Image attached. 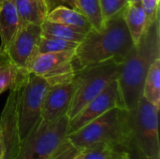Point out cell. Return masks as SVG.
I'll use <instances>...</instances> for the list:
<instances>
[{"instance_id": "obj_20", "label": "cell", "mask_w": 160, "mask_h": 159, "mask_svg": "<svg viewBox=\"0 0 160 159\" xmlns=\"http://www.w3.org/2000/svg\"><path fill=\"white\" fill-rule=\"evenodd\" d=\"M77 10L80 11L90 22L94 30L100 31L105 22L102 17L99 0H75Z\"/></svg>"}, {"instance_id": "obj_9", "label": "cell", "mask_w": 160, "mask_h": 159, "mask_svg": "<svg viewBox=\"0 0 160 159\" xmlns=\"http://www.w3.org/2000/svg\"><path fill=\"white\" fill-rule=\"evenodd\" d=\"M40 37V25L28 24L19 27L6 52L8 60L17 67L28 71L30 63L37 55Z\"/></svg>"}, {"instance_id": "obj_4", "label": "cell", "mask_w": 160, "mask_h": 159, "mask_svg": "<svg viewBox=\"0 0 160 159\" xmlns=\"http://www.w3.org/2000/svg\"><path fill=\"white\" fill-rule=\"evenodd\" d=\"M158 112L142 97L137 107L128 111V126L131 151L145 158H160Z\"/></svg>"}, {"instance_id": "obj_15", "label": "cell", "mask_w": 160, "mask_h": 159, "mask_svg": "<svg viewBox=\"0 0 160 159\" xmlns=\"http://www.w3.org/2000/svg\"><path fill=\"white\" fill-rule=\"evenodd\" d=\"M124 20L134 45L138 43L148 27V19L142 2L128 4L123 12Z\"/></svg>"}, {"instance_id": "obj_8", "label": "cell", "mask_w": 160, "mask_h": 159, "mask_svg": "<svg viewBox=\"0 0 160 159\" xmlns=\"http://www.w3.org/2000/svg\"><path fill=\"white\" fill-rule=\"evenodd\" d=\"M113 108L125 110L117 80L112 82L99 95L87 103L76 116L69 120L68 134L75 132Z\"/></svg>"}, {"instance_id": "obj_30", "label": "cell", "mask_w": 160, "mask_h": 159, "mask_svg": "<svg viewBox=\"0 0 160 159\" xmlns=\"http://www.w3.org/2000/svg\"><path fill=\"white\" fill-rule=\"evenodd\" d=\"M3 157V150H2V143H1V140H0V159Z\"/></svg>"}, {"instance_id": "obj_14", "label": "cell", "mask_w": 160, "mask_h": 159, "mask_svg": "<svg viewBox=\"0 0 160 159\" xmlns=\"http://www.w3.org/2000/svg\"><path fill=\"white\" fill-rule=\"evenodd\" d=\"M19 27L14 0H8L0 5V47L6 52Z\"/></svg>"}, {"instance_id": "obj_32", "label": "cell", "mask_w": 160, "mask_h": 159, "mask_svg": "<svg viewBox=\"0 0 160 159\" xmlns=\"http://www.w3.org/2000/svg\"><path fill=\"white\" fill-rule=\"evenodd\" d=\"M142 2V0H129V3L132 4V3H140Z\"/></svg>"}, {"instance_id": "obj_26", "label": "cell", "mask_w": 160, "mask_h": 159, "mask_svg": "<svg viewBox=\"0 0 160 159\" xmlns=\"http://www.w3.org/2000/svg\"><path fill=\"white\" fill-rule=\"evenodd\" d=\"M45 4H46L48 13L54 7H59V6H68V7L77 9L75 0H45Z\"/></svg>"}, {"instance_id": "obj_6", "label": "cell", "mask_w": 160, "mask_h": 159, "mask_svg": "<svg viewBox=\"0 0 160 159\" xmlns=\"http://www.w3.org/2000/svg\"><path fill=\"white\" fill-rule=\"evenodd\" d=\"M122 63L109 61L84 67L75 71L73 80L76 83V89L67 114L69 120L76 116L87 103L99 95L112 82L118 79Z\"/></svg>"}, {"instance_id": "obj_10", "label": "cell", "mask_w": 160, "mask_h": 159, "mask_svg": "<svg viewBox=\"0 0 160 159\" xmlns=\"http://www.w3.org/2000/svg\"><path fill=\"white\" fill-rule=\"evenodd\" d=\"M18 86L9 90L0 116V140L3 150V157L1 159H16L20 149L21 139L16 109Z\"/></svg>"}, {"instance_id": "obj_28", "label": "cell", "mask_w": 160, "mask_h": 159, "mask_svg": "<svg viewBox=\"0 0 160 159\" xmlns=\"http://www.w3.org/2000/svg\"><path fill=\"white\" fill-rule=\"evenodd\" d=\"M114 159H131V157H130V155L128 151L119 150V151H117Z\"/></svg>"}, {"instance_id": "obj_21", "label": "cell", "mask_w": 160, "mask_h": 159, "mask_svg": "<svg viewBox=\"0 0 160 159\" xmlns=\"http://www.w3.org/2000/svg\"><path fill=\"white\" fill-rule=\"evenodd\" d=\"M78 45H79L78 42L40 37L38 44L37 54L45 53V52H59L76 50Z\"/></svg>"}, {"instance_id": "obj_1", "label": "cell", "mask_w": 160, "mask_h": 159, "mask_svg": "<svg viewBox=\"0 0 160 159\" xmlns=\"http://www.w3.org/2000/svg\"><path fill=\"white\" fill-rule=\"evenodd\" d=\"M160 57L159 16L148 25L144 34L134 45L124 62L117 79L125 110L137 107L142 97V87L147 71Z\"/></svg>"}, {"instance_id": "obj_11", "label": "cell", "mask_w": 160, "mask_h": 159, "mask_svg": "<svg viewBox=\"0 0 160 159\" xmlns=\"http://www.w3.org/2000/svg\"><path fill=\"white\" fill-rule=\"evenodd\" d=\"M76 83L73 81L65 83L52 84L48 88L40 113V119L52 121L68 114L71 105Z\"/></svg>"}, {"instance_id": "obj_18", "label": "cell", "mask_w": 160, "mask_h": 159, "mask_svg": "<svg viewBox=\"0 0 160 159\" xmlns=\"http://www.w3.org/2000/svg\"><path fill=\"white\" fill-rule=\"evenodd\" d=\"M14 3L19 18V27L28 24L41 25L46 20V15L31 0H14Z\"/></svg>"}, {"instance_id": "obj_13", "label": "cell", "mask_w": 160, "mask_h": 159, "mask_svg": "<svg viewBox=\"0 0 160 159\" xmlns=\"http://www.w3.org/2000/svg\"><path fill=\"white\" fill-rule=\"evenodd\" d=\"M46 20L64 24L84 35L93 29L88 20L80 11L68 6L54 7L47 14Z\"/></svg>"}, {"instance_id": "obj_7", "label": "cell", "mask_w": 160, "mask_h": 159, "mask_svg": "<svg viewBox=\"0 0 160 159\" xmlns=\"http://www.w3.org/2000/svg\"><path fill=\"white\" fill-rule=\"evenodd\" d=\"M50 83L46 78L29 72L17 91V120L21 141L40 120L41 108Z\"/></svg>"}, {"instance_id": "obj_34", "label": "cell", "mask_w": 160, "mask_h": 159, "mask_svg": "<svg viewBox=\"0 0 160 159\" xmlns=\"http://www.w3.org/2000/svg\"><path fill=\"white\" fill-rule=\"evenodd\" d=\"M140 159H160V158H145V157H139Z\"/></svg>"}, {"instance_id": "obj_2", "label": "cell", "mask_w": 160, "mask_h": 159, "mask_svg": "<svg viewBox=\"0 0 160 159\" xmlns=\"http://www.w3.org/2000/svg\"><path fill=\"white\" fill-rule=\"evenodd\" d=\"M134 47L123 13L107 21L102 30L92 29L75 50V70L109 61L124 62Z\"/></svg>"}, {"instance_id": "obj_5", "label": "cell", "mask_w": 160, "mask_h": 159, "mask_svg": "<svg viewBox=\"0 0 160 159\" xmlns=\"http://www.w3.org/2000/svg\"><path fill=\"white\" fill-rule=\"evenodd\" d=\"M68 115L52 121L39 120L21 141L16 159H50L67 141Z\"/></svg>"}, {"instance_id": "obj_31", "label": "cell", "mask_w": 160, "mask_h": 159, "mask_svg": "<svg viewBox=\"0 0 160 159\" xmlns=\"http://www.w3.org/2000/svg\"><path fill=\"white\" fill-rule=\"evenodd\" d=\"M6 54H7V53H6V52H5L4 51H3V49H2V48L0 47V57H2L3 55H6Z\"/></svg>"}, {"instance_id": "obj_19", "label": "cell", "mask_w": 160, "mask_h": 159, "mask_svg": "<svg viewBox=\"0 0 160 159\" xmlns=\"http://www.w3.org/2000/svg\"><path fill=\"white\" fill-rule=\"evenodd\" d=\"M40 27H41V37H44L58 38V39H64V40L81 43L85 37L84 34H82L68 26L52 22L48 20H45L41 23Z\"/></svg>"}, {"instance_id": "obj_16", "label": "cell", "mask_w": 160, "mask_h": 159, "mask_svg": "<svg viewBox=\"0 0 160 159\" xmlns=\"http://www.w3.org/2000/svg\"><path fill=\"white\" fill-rule=\"evenodd\" d=\"M28 73L13 65L7 54L0 57V95L21 84Z\"/></svg>"}, {"instance_id": "obj_23", "label": "cell", "mask_w": 160, "mask_h": 159, "mask_svg": "<svg viewBox=\"0 0 160 159\" xmlns=\"http://www.w3.org/2000/svg\"><path fill=\"white\" fill-rule=\"evenodd\" d=\"M104 22L122 14L129 4V0H99Z\"/></svg>"}, {"instance_id": "obj_29", "label": "cell", "mask_w": 160, "mask_h": 159, "mask_svg": "<svg viewBox=\"0 0 160 159\" xmlns=\"http://www.w3.org/2000/svg\"><path fill=\"white\" fill-rule=\"evenodd\" d=\"M72 159H83L82 151L81 150V151H80V152H79V153H78V154H77V155H76V156H75V157H74Z\"/></svg>"}, {"instance_id": "obj_27", "label": "cell", "mask_w": 160, "mask_h": 159, "mask_svg": "<svg viewBox=\"0 0 160 159\" xmlns=\"http://www.w3.org/2000/svg\"><path fill=\"white\" fill-rule=\"evenodd\" d=\"M32 2H34L38 7L39 9L47 16L48 14V10H47V7H46V4H45V0H31Z\"/></svg>"}, {"instance_id": "obj_33", "label": "cell", "mask_w": 160, "mask_h": 159, "mask_svg": "<svg viewBox=\"0 0 160 159\" xmlns=\"http://www.w3.org/2000/svg\"><path fill=\"white\" fill-rule=\"evenodd\" d=\"M6 1H8V0H0V5H2V4L5 3Z\"/></svg>"}, {"instance_id": "obj_3", "label": "cell", "mask_w": 160, "mask_h": 159, "mask_svg": "<svg viewBox=\"0 0 160 159\" xmlns=\"http://www.w3.org/2000/svg\"><path fill=\"white\" fill-rule=\"evenodd\" d=\"M67 140L82 150L97 143H106L117 150L131 151L128 126V111L113 108L68 135Z\"/></svg>"}, {"instance_id": "obj_25", "label": "cell", "mask_w": 160, "mask_h": 159, "mask_svg": "<svg viewBox=\"0 0 160 159\" xmlns=\"http://www.w3.org/2000/svg\"><path fill=\"white\" fill-rule=\"evenodd\" d=\"M80 151L67 140L50 159H72Z\"/></svg>"}, {"instance_id": "obj_22", "label": "cell", "mask_w": 160, "mask_h": 159, "mask_svg": "<svg viewBox=\"0 0 160 159\" xmlns=\"http://www.w3.org/2000/svg\"><path fill=\"white\" fill-rule=\"evenodd\" d=\"M83 159H114L117 149L106 144L97 143L82 150Z\"/></svg>"}, {"instance_id": "obj_12", "label": "cell", "mask_w": 160, "mask_h": 159, "mask_svg": "<svg viewBox=\"0 0 160 159\" xmlns=\"http://www.w3.org/2000/svg\"><path fill=\"white\" fill-rule=\"evenodd\" d=\"M74 55L75 50L59 52L38 53L30 63L28 72L45 77L52 71L70 62Z\"/></svg>"}, {"instance_id": "obj_17", "label": "cell", "mask_w": 160, "mask_h": 159, "mask_svg": "<svg viewBox=\"0 0 160 159\" xmlns=\"http://www.w3.org/2000/svg\"><path fill=\"white\" fill-rule=\"evenodd\" d=\"M142 97L160 109V57L150 66L142 87Z\"/></svg>"}, {"instance_id": "obj_24", "label": "cell", "mask_w": 160, "mask_h": 159, "mask_svg": "<svg viewBox=\"0 0 160 159\" xmlns=\"http://www.w3.org/2000/svg\"><path fill=\"white\" fill-rule=\"evenodd\" d=\"M160 0H142V7L148 19V24H151L159 16Z\"/></svg>"}]
</instances>
